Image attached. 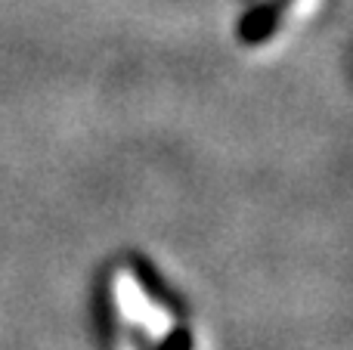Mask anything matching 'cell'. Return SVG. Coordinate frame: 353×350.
<instances>
[{
  "label": "cell",
  "mask_w": 353,
  "mask_h": 350,
  "mask_svg": "<svg viewBox=\"0 0 353 350\" xmlns=\"http://www.w3.org/2000/svg\"><path fill=\"white\" fill-rule=\"evenodd\" d=\"M134 273H137V279H140V289L155 301V307L168 310V313H174V316H186V304H183V298L168 285V279L161 276L143 254H134Z\"/></svg>",
  "instance_id": "6da1fadb"
},
{
  "label": "cell",
  "mask_w": 353,
  "mask_h": 350,
  "mask_svg": "<svg viewBox=\"0 0 353 350\" xmlns=\"http://www.w3.org/2000/svg\"><path fill=\"white\" fill-rule=\"evenodd\" d=\"M149 350H192V335H189L186 326H176L171 335H168L161 344L149 347Z\"/></svg>",
  "instance_id": "7a4b0ae2"
}]
</instances>
